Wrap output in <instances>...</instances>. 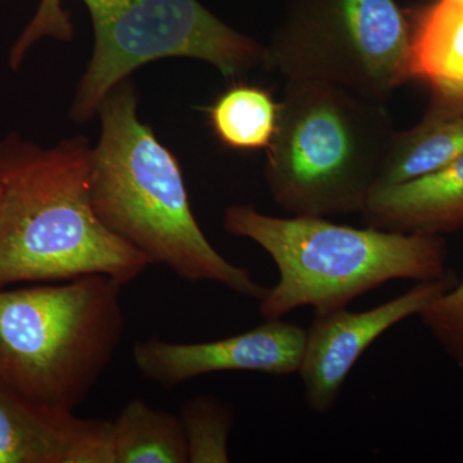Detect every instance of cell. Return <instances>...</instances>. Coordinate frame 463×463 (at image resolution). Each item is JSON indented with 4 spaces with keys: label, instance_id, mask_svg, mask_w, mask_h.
I'll return each instance as SVG.
<instances>
[{
    "label": "cell",
    "instance_id": "obj_1",
    "mask_svg": "<svg viewBox=\"0 0 463 463\" xmlns=\"http://www.w3.org/2000/svg\"><path fill=\"white\" fill-rule=\"evenodd\" d=\"M83 136L51 148L11 133L0 142V288L105 274L138 279L147 258L99 221Z\"/></svg>",
    "mask_w": 463,
    "mask_h": 463
},
{
    "label": "cell",
    "instance_id": "obj_2",
    "mask_svg": "<svg viewBox=\"0 0 463 463\" xmlns=\"http://www.w3.org/2000/svg\"><path fill=\"white\" fill-rule=\"evenodd\" d=\"M129 78L100 103L90 152L94 212L112 233L184 281L212 282L261 300L267 288L216 251L192 213L178 158L143 124Z\"/></svg>",
    "mask_w": 463,
    "mask_h": 463
},
{
    "label": "cell",
    "instance_id": "obj_3",
    "mask_svg": "<svg viewBox=\"0 0 463 463\" xmlns=\"http://www.w3.org/2000/svg\"><path fill=\"white\" fill-rule=\"evenodd\" d=\"M223 227L260 246L279 269V282L259 300L264 319L304 307L325 315L390 281H434L450 272L441 236L354 228L321 216L279 218L248 205L228 207Z\"/></svg>",
    "mask_w": 463,
    "mask_h": 463
},
{
    "label": "cell",
    "instance_id": "obj_4",
    "mask_svg": "<svg viewBox=\"0 0 463 463\" xmlns=\"http://www.w3.org/2000/svg\"><path fill=\"white\" fill-rule=\"evenodd\" d=\"M395 134L383 100L325 81L288 80L264 169L274 203L295 216L362 214Z\"/></svg>",
    "mask_w": 463,
    "mask_h": 463
},
{
    "label": "cell",
    "instance_id": "obj_5",
    "mask_svg": "<svg viewBox=\"0 0 463 463\" xmlns=\"http://www.w3.org/2000/svg\"><path fill=\"white\" fill-rule=\"evenodd\" d=\"M94 30L90 62L76 90L70 118L85 123L116 85L139 67L170 57L194 58L225 78L265 66V47L219 20L199 0H81ZM63 0H41L9 52V67L20 69L27 52L45 38L70 42L74 25Z\"/></svg>",
    "mask_w": 463,
    "mask_h": 463
},
{
    "label": "cell",
    "instance_id": "obj_6",
    "mask_svg": "<svg viewBox=\"0 0 463 463\" xmlns=\"http://www.w3.org/2000/svg\"><path fill=\"white\" fill-rule=\"evenodd\" d=\"M123 285L105 274L0 288V386L75 412L124 339Z\"/></svg>",
    "mask_w": 463,
    "mask_h": 463
},
{
    "label": "cell",
    "instance_id": "obj_7",
    "mask_svg": "<svg viewBox=\"0 0 463 463\" xmlns=\"http://www.w3.org/2000/svg\"><path fill=\"white\" fill-rule=\"evenodd\" d=\"M412 39L397 0H288L265 67L385 102L413 78Z\"/></svg>",
    "mask_w": 463,
    "mask_h": 463
},
{
    "label": "cell",
    "instance_id": "obj_8",
    "mask_svg": "<svg viewBox=\"0 0 463 463\" xmlns=\"http://www.w3.org/2000/svg\"><path fill=\"white\" fill-rule=\"evenodd\" d=\"M457 281L458 277L450 270L443 279L417 282L404 294L364 312H349L345 307L316 315L307 330L298 371L307 408L318 414L331 412L350 371L365 350L390 328L419 316Z\"/></svg>",
    "mask_w": 463,
    "mask_h": 463
},
{
    "label": "cell",
    "instance_id": "obj_9",
    "mask_svg": "<svg viewBox=\"0 0 463 463\" xmlns=\"http://www.w3.org/2000/svg\"><path fill=\"white\" fill-rule=\"evenodd\" d=\"M306 341L307 330L298 323L265 319L252 330L207 343L138 341L133 359L143 377L163 388L228 371L289 376L300 371Z\"/></svg>",
    "mask_w": 463,
    "mask_h": 463
},
{
    "label": "cell",
    "instance_id": "obj_10",
    "mask_svg": "<svg viewBox=\"0 0 463 463\" xmlns=\"http://www.w3.org/2000/svg\"><path fill=\"white\" fill-rule=\"evenodd\" d=\"M0 463H115L112 422L80 419L0 386Z\"/></svg>",
    "mask_w": 463,
    "mask_h": 463
},
{
    "label": "cell",
    "instance_id": "obj_11",
    "mask_svg": "<svg viewBox=\"0 0 463 463\" xmlns=\"http://www.w3.org/2000/svg\"><path fill=\"white\" fill-rule=\"evenodd\" d=\"M365 224L398 233L441 236L463 230V156L437 172L371 194Z\"/></svg>",
    "mask_w": 463,
    "mask_h": 463
},
{
    "label": "cell",
    "instance_id": "obj_12",
    "mask_svg": "<svg viewBox=\"0 0 463 463\" xmlns=\"http://www.w3.org/2000/svg\"><path fill=\"white\" fill-rule=\"evenodd\" d=\"M431 90L422 120L395 134L376 190L428 175L463 156V90Z\"/></svg>",
    "mask_w": 463,
    "mask_h": 463
},
{
    "label": "cell",
    "instance_id": "obj_13",
    "mask_svg": "<svg viewBox=\"0 0 463 463\" xmlns=\"http://www.w3.org/2000/svg\"><path fill=\"white\" fill-rule=\"evenodd\" d=\"M412 76L432 87L463 90V7L437 0L413 24Z\"/></svg>",
    "mask_w": 463,
    "mask_h": 463
},
{
    "label": "cell",
    "instance_id": "obj_14",
    "mask_svg": "<svg viewBox=\"0 0 463 463\" xmlns=\"http://www.w3.org/2000/svg\"><path fill=\"white\" fill-rule=\"evenodd\" d=\"M115 463H190L181 417L136 398L112 421Z\"/></svg>",
    "mask_w": 463,
    "mask_h": 463
},
{
    "label": "cell",
    "instance_id": "obj_15",
    "mask_svg": "<svg viewBox=\"0 0 463 463\" xmlns=\"http://www.w3.org/2000/svg\"><path fill=\"white\" fill-rule=\"evenodd\" d=\"M279 103L257 85L236 84L206 109L218 141L237 151L267 149L279 124Z\"/></svg>",
    "mask_w": 463,
    "mask_h": 463
},
{
    "label": "cell",
    "instance_id": "obj_16",
    "mask_svg": "<svg viewBox=\"0 0 463 463\" xmlns=\"http://www.w3.org/2000/svg\"><path fill=\"white\" fill-rule=\"evenodd\" d=\"M183 429L190 463H228V440L233 428V408L221 399L197 395L183 404Z\"/></svg>",
    "mask_w": 463,
    "mask_h": 463
},
{
    "label": "cell",
    "instance_id": "obj_17",
    "mask_svg": "<svg viewBox=\"0 0 463 463\" xmlns=\"http://www.w3.org/2000/svg\"><path fill=\"white\" fill-rule=\"evenodd\" d=\"M419 317L423 327L463 373V279L432 300Z\"/></svg>",
    "mask_w": 463,
    "mask_h": 463
},
{
    "label": "cell",
    "instance_id": "obj_18",
    "mask_svg": "<svg viewBox=\"0 0 463 463\" xmlns=\"http://www.w3.org/2000/svg\"><path fill=\"white\" fill-rule=\"evenodd\" d=\"M446 2L452 3V5H462L463 7V0H446Z\"/></svg>",
    "mask_w": 463,
    "mask_h": 463
},
{
    "label": "cell",
    "instance_id": "obj_19",
    "mask_svg": "<svg viewBox=\"0 0 463 463\" xmlns=\"http://www.w3.org/2000/svg\"><path fill=\"white\" fill-rule=\"evenodd\" d=\"M2 201H3V187H2V184H0V207H2Z\"/></svg>",
    "mask_w": 463,
    "mask_h": 463
}]
</instances>
